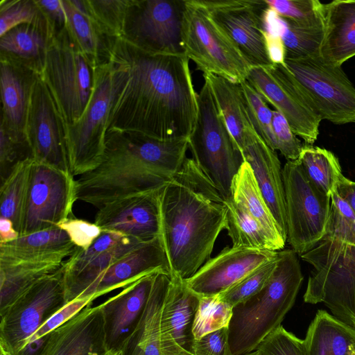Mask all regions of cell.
Listing matches in <instances>:
<instances>
[{
    "instance_id": "6da1fadb",
    "label": "cell",
    "mask_w": 355,
    "mask_h": 355,
    "mask_svg": "<svg viewBox=\"0 0 355 355\" xmlns=\"http://www.w3.org/2000/svg\"><path fill=\"white\" fill-rule=\"evenodd\" d=\"M189 60L185 55L148 53L116 38L110 57L115 90L107 132L188 139L198 114Z\"/></svg>"
},
{
    "instance_id": "7a4b0ae2",
    "label": "cell",
    "mask_w": 355,
    "mask_h": 355,
    "mask_svg": "<svg viewBox=\"0 0 355 355\" xmlns=\"http://www.w3.org/2000/svg\"><path fill=\"white\" fill-rule=\"evenodd\" d=\"M188 139L162 140L108 131L103 157L76 180L77 200L98 209L122 198L161 189L181 168Z\"/></svg>"
},
{
    "instance_id": "3957f363",
    "label": "cell",
    "mask_w": 355,
    "mask_h": 355,
    "mask_svg": "<svg viewBox=\"0 0 355 355\" xmlns=\"http://www.w3.org/2000/svg\"><path fill=\"white\" fill-rule=\"evenodd\" d=\"M160 239L170 277L187 279L210 259L226 229V209L172 179L159 191Z\"/></svg>"
},
{
    "instance_id": "277c9868",
    "label": "cell",
    "mask_w": 355,
    "mask_h": 355,
    "mask_svg": "<svg viewBox=\"0 0 355 355\" xmlns=\"http://www.w3.org/2000/svg\"><path fill=\"white\" fill-rule=\"evenodd\" d=\"M303 279L297 254L293 249L278 252L276 268L267 284L232 309L228 326L232 355L255 351L281 325L295 303Z\"/></svg>"
},
{
    "instance_id": "5b68a950",
    "label": "cell",
    "mask_w": 355,
    "mask_h": 355,
    "mask_svg": "<svg viewBox=\"0 0 355 355\" xmlns=\"http://www.w3.org/2000/svg\"><path fill=\"white\" fill-rule=\"evenodd\" d=\"M193 159L225 199L244 159L207 81L198 94V114L189 138Z\"/></svg>"
},
{
    "instance_id": "8992f818",
    "label": "cell",
    "mask_w": 355,
    "mask_h": 355,
    "mask_svg": "<svg viewBox=\"0 0 355 355\" xmlns=\"http://www.w3.org/2000/svg\"><path fill=\"white\" fill-rule=\"evenodd\" d=\"M184 54L203 73L240 83L251 66L199 0H186L182 28Z\"/></svg>"
},
{
    "instance_id": "52a82bcc",
    "label": "cell",
    "mask_w": 355,
    "mask_h": 355,
    "mask_svg": "<svg viewBox=\"0 0 355 355\" xmlns=\"http://www.w3.org/2000/svg\"><path fill=\"white\" fill-rule=\"evenodd\" d=\"M114 71L112 62L94 68L91 98L80 118L67 127L70 172L81 175L101 162L114 96Z\"/></svg>"
},
{
    "instance_id": "ba28073f",
    "label": "cell",
    "mask_w": 355,
    "mask_h": 355,
    "mask_svg": "<svg viewBox=\"0 0 355 355\" xmlns=\"http://www.w3.org/2000/svg\"><path fill=\"white\" fill-rule=\"evenodd\" d=\"M40 76L49 89L66 128L76 123L91 98L94 68L72 43L66 29L50 41Z\"/></svg>"
},
{
    "instance_id": "9c48e42d",
    "label": "cell",
    "mask_w": 355,
    "mask_h": 355,
    "mask_svg": "<svg viewBox=\"0 0 355 355\" xmlns=\"http://www.w3.org/2000/svg\"><path fill=\"white\" fill-rule=\"evenodd\" d=\"M287 241L300 256L315 248L327 234L331 198L307 178L299 159L282 168Z\"/></svg>"
},
{
    "instance_id": "30bf717a",
    "label": "cell",
    "mask_w": 355,
    "mask_h": 355,
    "mask_svg": "<svg viewBox=\"0 0 355 355\" xmlns=\"http://www.w3.org/2000/svg\"><path fill=\"white\" fill-rule=\"evenodd\" d=\"M65 304L62 264L0 311V349L19 355L31 336Z\"/></svg>"
},
{
    "instance_id": "8fae6325",
    "label": "cell",
    "mask_w": 355,
    "mask_h": 355,
    "mask_svg": "<svg viewBox=\"0 0 355 355\" xmlns=\"http://www.w3.org/2000/svg\"><path fill=\"white\" fill-rule=\"evenodd\" d=\"M285 64L322 120L355 123V87L340 66L320 55L285 59Z\"/></svg>"
},
{
    "instance_id": "7c38bea8",
    "label": "cell",
    "mask_w": 355,
    "mask_h": 355,
    "mask_svg": "<svg viewBox=\"0 0 355 355\" xmlns=\"http://www.w3.org/2000/svg\"><path fill=\"white\" fill-rule=\"evenodd\" d=\"M185 8L186 0H131L121 37L148 53L185 55L182 42Z\"/></svg>"
},
{
    "instance_id": "4fadbf2b",
    "label": "cell",
    "mask_w": 355,
    "mask_h": 355,
    "mask_svg": "<svg viewBox=\"0 0 355 355\" xmlns=\"http://www.w3.org/2000/svg\"><path fill=\"white\" fill-rule=\"evenodd\" d=\"M76 200V180L71 173L33 160L19 235L57 227L72 216Z\"/></svg>"
},
{
    "instance_id": "5bb4252c",
    "label": "cell",
    "mask_w": 355,
    "mask_h": 355,
    "mask_svg": "<svg viewBox=\"0 0 355 355\" xmlns=\"http://www.w3.org/2000/svg\"><path fill=\"white\" fill-rule=\"evenodd\" d=\"M246 80L284 116L295 135L310 145L317 140L322 119L286 64L251 67Z\"/></svg>"
},
{
    "instance_id": "9a60e30c",
    "label": "cell",
    "mask_w": 355,
    "mask_h": 355,
    "mask_svg": "<svg viewBox=\"0 0 355 355\" xmlns=\"http://www.w3.org/2000/svg\"><path fill=\"white\" fill-rule=\"evenodd\" d=\"M25 135L33 161L71 173L66 125L40 75L32 87Z\"/></svg>"
},
{
    "instance_id": "2e32d148",
    "label": "cell",
    "mask_w": 355,
    "mask_h": 355,
    "mask_svg": "<svg viewBox=\"0 0 355 355\" xmlns=\"http://www.w3.org/2000/svg\"><path fill=\"white\" fill-rule=\"evenodd\" d=\"M251 67L272 64L264 37V0H199Z\"/></svg>"
},
{
    "instance_id": "e0dca14e",
    "label": "cell",
    "mask_w": 355,
    "mask_h": 355,
    "mask_svg": "<svg viewBox=\"0 0 355 355\" xmlns=\"http://www.w3.org/2000/svg\"><path fill=\"white\" fill-rule=\"evenodd\" d=\"M141 243L119 232L103 231L89 248H78L63 263L66 304L82 298L104 270Z\"/></svg>"
},
{
    "instance_id": "ac0fdd59",
    "label": "cell",
    "mask_w": 355,
    "mask_h": 355,
    "mask_svg": "<svg viewBox=\"0 0 355 355\" xmlns=\"http://www.w3.org/2000/svg\"><path fill=\"white\" fill-rule=\"evenodd\" d=\"M277 252L235 246L227 248L207 261L184 282L199 297L218 295L261 266L276 258Z\"/></svg>"
},
{
    "instance_id": "d6986e66",
    "label": "cell",
    "mask_w": 355,
    "mask_h": 355,
    "mask_svg": "<svg viewBox=\"0 0 355 355\" xmlns=\"http://www.w3.org/2000/svg\"><path fill=\"white\" fill-rule=\"evenodd\" d=\"M159 190L115 200L100 207L94 223L141 242L160 236Z\"/></svg>"
},
{
    "instance_id": "ffe728a7",
    "label": "cell",
    "mask_w": 355,
    "mask_h": 355,
    "mask_svg": "<svg viewBox=\"0 0 355 355\" xmlns=\"http://www.w3.org/2000/svg\"><path fill=\"white\" fill-rule=\"evenodd\" d=\"M108 350L103 309L87 306L50 332L38 355H103Z\"/></svg>"
},
{
    "instance_id": "44dd1931",
    "label": "cell",
    "mask_w": 355,
    "mask_h": 355,
    "mask_svg": "<svg viewBox=\"0 0 355 355\" xmlns=\"http://www.w3.org/2000/svg\"><path fill=\"white\" fill-rule=\"evenodd\" d=\"M164 272L171 275L169 263L160 236L138 245L104 270L88 288L83 297L93 300L143 277ZM82 297V298H83Z\"/></svg>"
},
{
    "instance_id": "7402d4cb",
    "label": "cell",
    "mask_w": 355,
    "mask_h": 355,
    "mask_svg": "<svg viewBox=\"0 0 355 355\" xmlns=\"http://www.w3.org/2000/svg\"><path fill=\"white\" fill-rule=\"evenodd\" d=\"M0 55V128L15 140L27 143L25 126L30 96L33 83L40 74L17 60Z\"/></svg>"
},
{
    "instance_id": "603a6c76",
    "label": "cell",
    "mask_w": 355,
    "mask_h": 355,
    "mask_svg": "<svg viewBox=\"0 0 355 355\" xmlns=\"http://www.w3.org/2000/svg\"><path fill=\"white\" fill-rule=\"evenodd\" d=\"M200 297L184 279L171 277L161 314V354L169 355L183 348L191 353L192 327Z\"/></svg>"
},
{
    "instance_id": "cb8c5ba5",
    "label": "cell",
    "mask_w": 355,
    "mask_h": 355,
    "mask_svg": "<svg viewBox=\"0 0 355 355\" xmlns=\"http://www.w3.org/2000/svg\"><path fill=\"white\" fill-rule=\"evenodd\" d=\"M155 274L143 277L100 304L109 350H120L135 329L148 299Z\"/></svg>"
},
{
    "instance_id": "d4e9b609",
    "label": "cell",
    "mask_w": 355,
    "mask_h": 355,
    "mask_svg": "<svg viewBox=\"0 0 355 355\" xmlns=\"http://www.w3.org/2000/svg\"><path fill=\"white\" fill-rule=\"evenodd\" d=\"M244 161L250 166L261 191L287 241L285 193L282 169L278 156L258 136L242 150Z\"/></svg>"
},
{
    "instance_id": "484cf974",
    "label": "cell",
    "mask_w": 355,
    "mask_h": 355,
    "mask_svg": "<svg viewBox=\"0 0 355 355\" xmlns=\"http://www.w3.org/2000/svg\"><path fill=\"white\" fill-rule=\"evenodd\" d=\"M170 282L168 274H155L143 313L121 345L122 355H162L161 314Z\"/></svg>"
},
{
    "instance_id": "4316f807",
    "label": "cell",
    "mask_w": 355,
    "mask_h": 355,
    "mask_svg": "<svg viewBox=\"0 0 355 355\" xmlns=\"http://www.w3.org/2000/svg\"><path fill=\"white\" fill-rule=\"evenodd\" d=\"M324 35L320 55L340 66L355 56V0L323 3Z\"/></svg>"
},
{
    "instance_id": "83f0119b",
    "label": "cell",
    "mask_w": 355,
    "mask_h": 355,
    "mask_svg": "<svg viewBox=\"0 0 355 355\" xmlns=\"http://www.w3.org/2000/svg\"><path fill=\"white\" fill-rule=\"evenodd\" d=\"M78 247L59 227L20 236L0 243V260L12 261H64Z\"/></svg>"
},
{
    "instance_id": "f1b7e54d",
    "label": "cell",
    "mask_w": 355,
    "mask_h": 355,
    "mask_svg": "<svg viewBox=\"0 0 355 355\" xmlns=\"http://www.w3.org/2000/svg\"><path fill=\"white\" fill-rule=\"evenodd\" d=\"M62 3L66 17V31L77 49L94 68L110 62L116 38L101 26L91 12H81L70 0H62Z\"/></svg>"
},
{
    "instance_id": "f546056e",
    "label": "cell",
    "mask_w": 355,
    "mask_h": 355,
    "mask_svg": "<svg viewBox=\"0 0 355 355\" xmlns=\"http://www.w3.org/2000/svg\"><path fill=\"white\" fill-rule=\"evenodd\" d=\"M225 123L242 152L259 135L255 131L244 104L240 83L213 73H203Z\"/></svg>"
},
{
    "instance_id": "4dcf8cb0",
    "label": "cell",
    "mask_w": 355,
    "mask_h": 355,
    "mask_svg": "<svg viewBox=\"0 0 355 355\" xmlns=\"http://www.w3.org/2000/svg\"><path fill=\"white\" fill-rule=\"evenodd\" d=\"M52 38L44 24H19L0 37V54L19 61L40 75Z\"/></svg>"
},
{
    "instance_id": "1f68e13d",
    "label": "cell",
    "mask_w": 355,
    "mask_h": 355,
    "mask_svg": "<svg viewBox=\"0 0 355 355\" xmlns=\"http://www.w3.org/2000/svg\"><path fill=\"white\" fill-rule=\"evenodd\" d=\"M304 340L307 355H352L355 353V329L324 310L318 311Z\"/></svg>"
},
{
    "instance_id": "d6a6232c",
    "label": "cell",
    "mask_w": 355,
    "mask_h": 355,
    "mask_svg": "<svg viewBox=\"0 0 355 355\" xmlns=\"http://www.w3.org/2000/svg\"><path fill=\"white\" fill-rule=\"evenodd\" d=\"M266 32L282 37L286 58L297 59L320 55L324 35V23L313 26L293 23L267 8L263 13Z\"/></svg>"
},
{
    "instance_id": "836d02e7",
    "label": "cell",
    "mask_w": 355,
    "mask_h": 355,
    "mask_svg": "<svg viewBox=\"0 0 355 355\" xmlns=\"http://www.w3.org/2000/svg\"><path fill=\"white\" fill-rule=\"evenodd\" d=\"M232 198L268 233L279 250L286 240L274 218L249 164L244 161L232 184Z\"/></svg>"
},
{
    "instance_id": "e575fe53",
    "label": "cell",
    "mask_w": 355,
    "mask_h": 355,
    "mask_svg": "<svg viewBox=\"0 0 355 355\" xmlns=\"http://www.w3.org/2000/svg\"><path fill=\"white\" fill-rule=\"evenodd\" d=\"M64 261L0 260V311L38 281L59 269Z\"/></svg>"
},
{
    "instance_id": "d590c367",
    "label": "cell",
    "mask_w": 355,
    "mask_h": 355,
    "mask_svg": "<svg viewBox=\"0 0 355 355\" xmlns=\"http://www.w3.org/2000/svg\"><path fill=\"white\" fill-rule=\"evenodd\" d=\"M226 209V229L233 246L257 250H279L268 233L232 198L223 203Z\"/></svg>"
},
{
    "instance_id": "8d00e7d4",
    "label": "cell",
    "mask_w": 355,
    "mask_h": 355,
    "mask_svg": "<svg viewBox=\"0 0 355 355\" xmlns=\"http://www.w3.org/2000/svg\"><path fill=\"white\" fill-rule=\"evenodd\" d=\"M309 180L324 195L331 198L336 189L341 167L335 155L318 146L303 145L298 158Z\"/></svg>"
},
{
    "instance_id": "74e56055",
    "label": "cell",
    "mask_w": 355,
    "mask_h": 355,
    "mask_svg": "<svg viewBox=\"0 0 355 355\" xmlns=\"http://www.w3.org/2000/svg\"><path fill=\"white\" fill-rule=\"evenodd\" d=\"M33 159L19 163L1 183L0 217L10 219L20 232L26 203Z\"/></svg>"
},
{
    "instance_id": "f35d334b",
    "label": "cell",
    "mask_w": 355,
    "mask_h": 355,
    "mask_svg": "<svg viewBox=\"0 0 355 355\" xmlns=\"http://www.w3.org/2000/svg\"><path fill=\"white\" fill-rule=\"evenodd\" d=\"M300 257L315 270L328 268L355 272V245L338 239L323 238L315 248Z\"/></svg>"
},
{
    "instance_id": "ab89813d",
    "label": "cell",
    "mask_w": 355,
    "mask_h": 355,
    "mask_svg": "<svg viewBox=\"0 0 355 355\" xmlns=\"http://www.w3.org/2000/svg\"><path fill=\"white\" fill-rule=\"evenodd\" d=\"M233 306L218 295L200 297L198 308L193 320L194 339L224 327H228Z\"/></svg>"
},
{
    "instance_id": "60d3db41",
    "label": "cell",
    "mask_w": 355,
    "mask_h": 355,
    "mask_svg": "<svg viewBox=\"0 0 355 355\" xmlns=\"http://www.w3.org/2000/svg\"><path fill=\"white\" fill-rule=\"evenodd\" d=\"M244 104L255 131L272 150L276 141L272 129V110L265 100L245 80L240 83Z\"/></svg>"
},
{
    "instance_id": "b9f144b4",
    "label": "cell",
    "mask_w": 355,
    "mask_h": 355,
    "mask_svg": "<svg viewBox=\"0 0 355 355\" xmlns=\"http://www.w3.org/2000/svg\"><path fill=\"white\" fill-rule=\"evenodd\" d=\"M267 8L293 23L313 26L324 23L323 3L318 0H264Z\"/></svg>"
},
{
    "instance_id": "7bdbcfd3",
    "label": "cell",
    "mask_w": 355,
    "mask_h": 355,
    "mask_svg": "<svg viewBox=\"0 0 355 355\" xmlns=\"http://www.w3.org/2000/svg\"><path fill=\"white\" fill-rule=\"evenodd\" d=\"M277 262V256L252 271L218 296L233 307L245 302L259 293L267 284L276 268Z\"/></svg>"
},
{
    "instance_id": "ee69618b",
    "label": "cell",
    "mask_w": 355,
    "mask_h": 355,
    "mask_svg": "<svg viewBox=\"0 0 355 355\" xmlns=\"http://www.w3.org/2000/svg\"><path fill=\"white\" fill-rule=\"evenodd\" d=\"M95 20L112 37H123L131 0H87Z\"/></svg>"
},
{
    "instance_id": "f6af8a7d",
    "label": "cell",
    "mask_w": 355,
    "mask_h": 355,
    "mask_svg": "<svg viewBox=\"0 0 355 355\" xmlns=\"http://www.w3.org/2000/svg\"><path fill=\"white\" fill-rule=\"evenodd\" d=\"M26 23L42 24L48 27L35 0H1L0 37L14 27Z\"/></svg>"
},
{
    "instance_id": "bcb514c9",
    "label": "cell",
    "mask_w": 355,
    "mask_h": 355,
    "mask_svg": "<svg viewBox=\"0 0 355 355\" xmlns=\"http://www.w3.org/2000/svg\"><path fill=\"white\" fill-rule=\"evenodd\" d=\"M324 238L335 239L355 245V213L338 194L331 196V211L327 234Z\"/></svg>"
},
{
    "instance_id": "7dc6e473",
    "label": "cell",
    "mask_w": 355,
    "mask_h": 355,
    "mask_svg": "<svg viewBox=\"0 0 355 355\" xmlns=\"http://www.w3.org/2000/svg\"><path fill=\"white\" fill-rule=\"evenodd\" d=\"M258 355H307L304 340L282 325L272 331L256 349Z\"/></svg>"
},
{
    "instance_id": "c3c4849f",
    "label": "cell",
    "mask_w": 355,
    "mask_h": 355,
    "mask_svg": "<svg viewBox=\"0 0 355 355\" xmlns=\"http://www.w3.org/2000/svg\"><path fill=\"white\" fill-rule=\"evenodd\" d=\"M173 179L209 199L223 204L226 200L205 175L193 158H186Z\"/></svg>"
},
{
    "instance_id": "681fc988",
    "label": "cell",
    "mask_w": 355,
    "mask_h": 355,
    "mask_svg": "<svg viewBox=\"0 0 355 355\" xmlns=\"http://www.w3.org/2000/svg\"><path fill=\"white\" fill-rule=\"evenodd\" d=\"M0 176L2 183L22 161L31 158V151L27 143L12 139L0 128Z\"/></svg>"
},
{
    "instance_id": "f907efd6",
    "label": "cell",
    "mask_w": 355,
    "mask_h": 355,
    "mask_svg": "<svg viewBox=\"0 0 355 355\" xmlns=\"http://www.w3.org/2000/svg\"><path fill=\"white\" fill-rule=\"evenodd\" d=\"M272 129L276 150H279L288 161L297 159L303 145L284 116L277 110H272Z\"/></svg>"
},
{
    "instance_id": "816d5d0a",
    "label": "cell",
    "mask_w": 355,
    "mask_h": 355,
    "mask_svg": "<svg viewBox=\"0 0 355 355\" xmlns=\"http://www.w3.org/2000/svg\"><path fill=\"white\" fill-rule=\"evenodd\" d=\"M58 227L67 234L76 247L83 250L89 248L103 232L102 229L95 223L73 216L60 223Z\"/></svg>"
},
{
    "instance_id": "f5cc1de1",
    "label": "cell",
    "mask_w": 355,
    "mask_h": 355,
    "mask_svg": "<svg viewBox=\"0 0 355 355\" xmlns=\"http://www.w3.org/2000/svg\"><path fill=\"white\" fill-rule=\"evenodd\" d=\"M191 353L193 355H232L229 345L228 327L194 339Z\"/></svg>"
},
{
    "instance_id": "db71d44e",
    "label": "cell",
    "mask_w": 355,
    "mask_h": 355,
    "mask_svg": "<svg viewBox=\"0 0 355 355\" xmlns=\"http://www.w3.org/2000/svg\"><path fill=\"white\" fill-rule=\"evenodd\" d=\"M53 37L66 29V17L62 0H35Z\"/></svg>"
},
{
    "instance_id": "11a10c76",
    "label": "cell",
    "mask_w": 355,
    "mask_h": 355,
    "mask_svg": "<svg viewBox=\"0 0 355 355\" xmlns=\"http://www.w3.org/2000/svg\"><path fill=\"white\" fill-rule=\"evenodd\" d=\"M264 37L268 54L272 63L285 64L286 51L282 37L265 31Z\"/></svg>"
},
{
    "instance_id": "9f6ffc18",
    "label": "cell",
    "mask_w": 355,
    "mask_h": 355,
    "mask_svg": "<svg viewBox=\"0 0 355 355\" xmlns=\"http://www.w3.org/2000/svg\"><path fill=\"white\" fill-rule=\"evenodd\" d=\"M336 191L355 213V182L342 174L337 184Z\"/></svg>"
},
{
    "instance_id": "6f0895ef",
    "label": "cell",
    "mask_w": 355,
    "mask_h": 355,
    "mask_svg": "<svg viewBox=\"0 0 355 355\" xmlns=\"http://www.w3.org/2000/svg\"><path fill=\"white\" fill-rule=\"evenodd\" d=\"M20 236L13 223L8 218L0 217V243H7Z\"/></svg>"
},
{
    "instance_id": "680465c9",
    "label": "cell",
    "mask_w": 355,
    "mask_h": 355,
    "mask_svg": "<svg viewBox=\"0 0 355 355\" xmlns=\"http://www.w3.org/2000/svg\"><path fill=\"white\" fill-rule=\"evenodd\" d=\"M171 355H193V354L184 349H180L178 351L175 352V353H173Z\"/></svg>"
},
{
    "instance_id": "91938a15",
    "label": "cell",
    "mask_w": 355,
    "mask_h": 355,
    "mask_svg": "<svg viewBox=\"0 0 355 355\" xmlns=\"http://www.w3.org/2000/svg\"><path fill=\"white\" fill-rule=\"evenodd\" d=\"M103 355H122L121 350L110 349L106 352Z\"/></svg>"
},
{
    "instance_id": "94428289",
    "label": "cell",
    "mask_w": 355,
    "mask_h": 355,
    "mask_svg": "<svg viewBox=\"0 0 355 355\" xmlns=\"http://www.w3.org/2000/svg\"><path fill=\"white\" fill-rule=\"evenodd\" d=\"M352 317H353L354 329H355V302L353 304V308H352Z\"/></svg>"
},
{
    "instance_id": "6125c7cd",
    "label": "cell",
    "mask_w": 355,
    "mask_h": 355,
    "mask_svg": "<svg viewBox=\"0 0 355 355\" xmlns=\"http://www.w3.org/2000/svg\"><path fill=\"white\" fill-rule=\"evenodd\" d=\"M0 355H12V354H9L8 352H7L4 350L0 349Z\"/></svg>"
},
{
    "instance_id": "be15d7a7",
    "label": "cell",
    "mask_w": 355,
    "mask_h": 355,
    "mask_svg": "<svg viewBox=\"0 0 355 355\" xmlns=\"http://www.w3.org/2000/svg\"><path fill=\"white\" fill-rule=\"evenodd\" d=\"M245 355H258V354H257V351L255 350L252 352H250V353L245 354Z\"/></svg>"
},
{
    "instance_id": "e7e4bbea",
    "label": "cell",
    "mask_w": 355,
    "mask_h": 355,
    "mask_svg": "<svg viewBox=\"0 0 355 355\" xmlns=\"http://www.w3.org/2000/svg\"><path fill=\"white\" fill-rule=\"evenodd\" d=\"M352 355H355V353H354V354H353Z\"/></svg>"
}]
</instances>
